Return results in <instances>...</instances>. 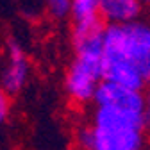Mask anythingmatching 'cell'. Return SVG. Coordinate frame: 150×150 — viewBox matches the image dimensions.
<instances>
[{"instance_id": "9c48e42d", "label": "cell", "mask_w": 150, "mask_h": 150, "mask_svg": "<svg viewBox=\"0 0 150 150\" xmlns=\"http://www.w3.org/2000/svg\"><path fill=\"white\" fill-rule=\"evenodd\" d=\"M75 143L79 145L81 150H93V145H95V132H93L91 123L81 125V127L77 129V134H75Z\"/></svg>"}, {"instance_id": "277c9868", "label": "cell", "mask_w": 150, "mask_h": 150, "mask_svg": "<svg viewBox=\"0 0 150 150\" xmlns=\"http://www.w3.org/2000/svg\"><path fill=\"white\" fill-rule=\"evenodd\" d=\"M30 59L23 48V45L9 36L6 41V52H4V66L2 75H0V84H2V93L7 97H14L22 93L30 79Z\"/></svg>"}, {"instance_id": "8992f818", "label": "cell", "mask_w": 150, "mask_h": 150, "mask_svg": "<svg viewBox=\"0 0 150 150\" xmlns=\"http://www.w3.org/2000/svg\"><path fill=\"white\" fill-rule=\"evenodd\" d=\"M141 0H102L100 14L105 25H125L141 20Z\"/></svg>"}, {"instance_id": "7c38bea8", "label": "cell", "mask_w": 150, "mask_h": 150, "mask_svg": "<svg viewBox=\"0 0 150 150\" xmlns=\"http://www.w3.org/2000/svg\"><path fill=\"white\" fill-rule=\"evenodd\" d=\"M143 2V6H150V0H141Z\"/></svg>"}, {"instance_id": "3957f363", "label": "cell", "mask_w": 150, "mask_h": 150, "mask_svg": "<svg viewBox=\"0 0 150 150\" xmlns=\"http://www.w3.org/2000/svg\"><path fill=\"white\" fill-rule=\"evenodd\" d=\"M95 132L93 150H139L146 138V112L139 109L95 105L91 115Z\"/></svg>"}, {"instance_id": "30bf717a", "label": "cell", "mask_w": 150, "mask_h": 150, "mask_svg": "<svg viewBox=\"0 0 150 150\" xmlns=\"http://www.w3.org/2000/svg\"><path fill=\"white\" fill-rule=\"evenodd\" d=\"M11 97H7L6 93H2V98H0V120H2V123L7 122L9 118V107H11Z\"/></svg>"}, {"instance_id": "52a82bcc", "label": "cell", "mask_w": 150, "mask_h": 150, "mask_svg": "<svg viewBox=\"0 0 150 150\" xmlns=\"http://www.w3.org/2000/svg\"><path fill=\"white\" fill-rule=\"evenodd\" d=\"M100 7H102V0H71L70 18L73 25H89V23L104 22Z\"/></svg>"}, {"instance_id": "7a4b0ae2", "label": "cell", "mask_w": 150, "mask_h": 150, "mask_svg": "<svg viewBox=\"0 0 150 150\" xmlns=\"http://www.w3.org/2000/svg\"><path fill=\"white\" fill-rule=\"evenodd\" d=\"M105 23L73 25L71 43L73 59L70 61L64 77L63 89L71 104L88 105L95 102V95L100 84L105 81L104 71V36Z\"/></svg>"}, {"instance_id": "5b68a950", "label": "cell", "mask_w": 150, "mask_h": 150, "mask_svg": "<svg viewBox=\"0 0 150 150\" xmlns=\"http://www.w3.org/2000/svg\"><path fill=\"white\" fill-rule=\"evenodd\" d=\"M95 105H116V107H129V109H139L145 111V93L138 89H130L120 86L116 82L104 81L95 95Z\"/></svg>"}, {"instance_id": "6da1fadb", "label": "cell", "mask_w": 150, "mask_h": 150, "mask_svg": "<svg viewBox=\"0 0 150 150\" xmlns=\"http://www.w3.org/2000/svg\"><path fill=\"white\" fill-rule=\"evenodd\" d=\"M104 71L105 81L145 91L150 84V22L105 27Z\"/></svg>"}, {"instance_id": "4fadbf2b", "label": "cell", "mask_w": 150, "mask_h": 150, "mask_svg": "<svg viewBox=\"0 0 150 150\" xmlns=\"http://www.w3.org/2000/svg\"><path fill=\"white\" fill-rule=\"evenodd\" d=\"M139 150H145V148H139Z\"/></svg>"}, {"instance_id": "ba28073f", "label": "cell", "mask_w": 150, "mask_h": 150, "mask_svg": "<svg viewBox=\"0 0 150 150\" xmlns=\"http://www.w3.org/2000/svg\"><path fill=\"white\" fill-rule=\"evenodd\" d=\"M43 4L54 20H64L70 16L71 0H43Z\"/></svg>"}, {"instance_id": "8fae6325", "label": "cell", "mask_w": 150, "mask_h": 150, "mask_svg": "<svg viewBox=\"0 0 150 150\" xmlns=\"http://www.w3.org/2000/svg\"><path fill=\"white\" fill-rule=\"evenodd\" d=\"M145 104H146V109H145V112H146V125H148V129H150V84L145 88Z\"/></svg>"}]
</instances>
